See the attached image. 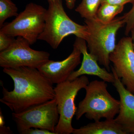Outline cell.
Wrapping results in <instances>:
<instances>
[{
    "label": "cell",
    "instance_id": "1",
    "mask_svg": "<svg viewBox=\"0 0 134 134\" xmlns=\"http://www.w3.org/2000/svg\"><path fill=\"white\" fill-rule=\"evenodd\" d=\"M3 72L12 78L14 88L9 91L2 86L0 101L13 113L21 112L55 98L53 84L38 69L3 68Z\"/></svg>",
    "mask_w": 134,
    "mask_h": 134
},
{
    "label": "cell",
    "instance_id": "2",
    "mask_svg": "<svg viewBox=\"0 0 134 134\" xmlns=\"http://www.w3.org/2000/svg\"><path fill=\"white\" fill-rule=\"evenodd\" d=\"M89 35L86 41L89 52L99 64L110 72V56L116 47L117 32L125 25L123 16L115 18L111 21L104 23L96 18L85 19Z\"/></svg>",
    "mask_w": 134,
    "mask_h": 134
},
{
    "label": "cell",
    "instance_id": "3",
    "mask_svg": "<svg viewBox=\"0 0 134 134\" xmlns=\"http://www.w3.org/2000/svg\"><path fill=\"white\" fill-rule=\"evenodd\" d=\"M48 2L45 26L38 40L45 41L53 49H57L63 39L69 35L86 41L89 35L87 26L78 24L70 18L63 8L62 0Z\"/></svg>",
    "mask_w": 134,
    "mask_h": 134
},
{
    "label": "cell",
    "instance_id": "4",
    "mask_svg": "<svg viewBox=\"0 0 134 134\" xmlns=\"http://www.w3.org/2000/svg\"><path fill=\"white\" fill-rule=\"evenodd\" d=\"M106 82L95 80L90 82L85 88V97L78 104L75 114L78 120L82 116L94 121L101 119H114L119 112L120 100L111 96L107 90Z\"/></svg>",
    "mask_w": 134,
    "mask_h": 134
},
{
    "label": "cell",
    "instance_id": "5",
    "mask_svg": "<svg viewBox=\"0 0 134 134\" xmlns=\"http://www.w3.org/2000/svg\"><path fill=\"white\" fill-rule=\"evenodd\" d=\"M89 83L88 78L83 75L73 81L67 80L57 84L54 87L55 98L59 114L55 130L56 134L73 133L75 129L72 126V119L77 108L75 99L80 90L85 89Z\"/></svg>",
    "mask_w": 134,
    "mask_h": 134
},
{
    "label": "cell",
    "instance_id": "6",
    "mask_svg": "<svg viewBox=\"0 0 134 134\" xmlns=\"http://www.w3.org/2000/svg\"><path fill=\"white\" fill-rule=\"evenodd\" d=\"M47 12L43 6L30 3L12 22L4 24L0 31L14 37H21L33 44L44 29Z\"/></svg>",
    "mask_w": 134,
    "mask_h": 134
},
{
    "label": "cell",
    "instance_id": "7",
    "mask_svg": "<svg viewBox=\"0 0 134 134\" xmlns=\"http://www.w3.org/2000/svg\"><path fill=\"white\" fill-rule=\"evenodd\" d=\"M12 116L19 133L31 128L46 130L55 133L59 119L55 98L21 112L13 113Z\"/></svg>",
    "mask_w": 134,
    "mask_h": 134
},
{
    "label": "cell",
    "instance_id": "8",
    "mask_svg": "<svg viewBox=\"0 0 134 134\" xmlns=\"http://www.w3.org/2000/svg\"><path fill=\"white\" fill-rule=\"evenodd\" d=\"M30 45L24 38L17 37L8 48L0 52L1 67L3 69L21 67L38 69L49 60V53L34 50Z\"/></svg>",
    "mask_w": 134,
    "mask_h": 134
},
{
    "label": "cell",
    "instance_id": "9",
    "mask_svg": "<svg viewBox=\"0 0 134 134\" xmlns=\"http://www.w3.org/2000/svg\"><path fill=\"white\" fill-rule=\"evenodd\" d=\"M111 66L126 88L134 94V49L131 37H123L110 56Z\"/></svg>",
    "mask_w": 134,
    "mask_h": 134
},
{
    "label": "cell",
    "instance_id": "10",
    "mask_svg": "<svg viewBox=\"0 0 134 134\" xmlns=\"http://www.w3.org/2000/svg\"><path fill=\"white\" fill-rule=\"evenodd\" d=\"M81 54L74 44L72 52L65 59L58 61L49 60L38 69L53 84L60 83L67 81L81 63Z\"/></svg>",
    "mask_w": 134,
    "mask_h": 134
},
{
    "label": "cell",
    "instance_id": "11",
    "mask_svg": "<svg viewBox=\"0 0 134 134\" xmlns=\"http://www.w3.org/2000/svg\"><path fill=\"white\" fill-rule=\"evenodd\" d=\"M74 44L79 48L82 54V61L80 68L72 72L67 80L73 81L82 75H87L98 77L106 82L113 83L115 80L114 74L99 65L97 60L88 52L86 41L76 37Z\"/></svg>",
    "mask_w": 134,
    "mask_h": 134
},
{
    "label": "cell",
    "instance_id": "12",
    "mask_svg": "<svg viewBox=\"0 0 134 134\" xmlns=\"http://www.w3.org/2000/svg\"><path fill=\"white\" fill-rule=\"evenodd\" d=\"M115 80L113 83L120 96L119 112L114 119L127 134L134 133V94L126 88L115 72L111 69Z\"/></svg>",
    "mask_w": 134,
    "mask_h": 134
},
{
    "label": "cell",
    "instance_id": "13",
    "mask_svg": "<svg viewBox=\"0 0 134 134\" xmlns=\"http://www.w3.org/2000/svg\"><path fill=\"white\" fill-rule=\"evenodd\" d=\"M74 134H127L114 119L97 121L80 128L74 129Z\"/></svg>",
    "mask_w": 134,
    "mask_h": 134
},
{
    "label": "cell",
    "instance_id": "14",
    "mask_svg": "<svg viewBox=\"0 0 134 134\" xmlns=\"http://www.w3.org/2000/svg\"><path fill=\"white\" fill-rule=\"evenodd\" d=\"M124 6L102 3L97 12L96 18L104 23L112 21L117 15L123 11Z\"/></svg>",
    "mask_w": 134,
    "mask_h": 134
},
{
    "label": "cell",
    "instance_id": "15",
    "mask_svg": "<svg viewBox=\"0 0 134 134\" xmlns=\"http://www.w3.org/2000/svg\"><path fill=\"white\" fill-rule=\"evenodd\" d=\"M101 3L102 0H82L75 11L85 19L95 18Z\"/></svg>",
    "mask_w": 134,
    "mask_h": 134
},
{
    "label": "cell",
    "instance_id": "16",
    "mask_svg": "<svg viewBox=\"0 0 134 134\" xmlns=\"http://www.w3.org/2000/svg\"><path fill=\"white\" fill-rule=\"evenodd\" d=\"M16 5L11 0H0V28L5 21L12 17H16L19 14Z\"/></svg>",
    "mask_w": 134,
    "mask_h": 134
},
{
    "label": "cell",
    "instance_id": "17",
    "mask_svg": "<svg viewBox=\"0 0 134 134\" xmlns=\"http://www.w3.org/2000/svg\"><path fill=\"white\" fill-rule=\"evenodd\" d=\"M122 16L126 25L125 34L128 36L134 27V3L131 9Z\"/></svg>",
    "mask_w": 134,
    "mask_h": 134
},
{
    "label": "cell",
    "instance_id": "18",
    "mask_svg": "<svg viewBox=\"0 0 134 134\" xmlns=\"http://www.w3.org/2000/svg\"><path fill=\"white\" fill-rule=\"evenodd\" d=\"M15 39L14 37L0 31V52L8 48Z\"/></svg>",
    "mask_w": 134,
    "mask_h": 134
},
{
    "label": "cell",
    "instance_id": "19",
    "mask_svg": "<svg viewBox=\"0 0 134 134\" xmlns=\"http://www.w3.org/2000/svg\"><path fill=\"white\" fill-rule=\"evenodd\" d=\"M21 134H56L54 132L46 130L31 128L22 131L20 133Z\"/></svg>",
    "mask_w": 134,
    "mask_h": 134
},
{
    "label": "cell",
    "instance_id": "20",
    "mask_svg": "<svg viewBox=\"0 0 134 134\" xmlns=\"http://www.w3.org/2000/svg\"><path fill=\"white\" fill-rule=\"evenodd\" d=\"M134 3V0H102V3H108L113 5H122L128 3L133 4Z\"/></svg>",
    "mask_w": 134,
    "mask_h": 134
},
{
    "label": "cell",
    "instance_id": "21",
    "mask_svg": "<svg viewBox=\"0 0 134 134\" xmlns=\"http://www.w3.org/2000/svg\"><path fill=\"white\" fill-rule=\"evenodd\" d=\"M49 1H54V0H47ZM66 2V4L67 7L69 9H72L74 8L76 0H65Z\"/></svg>",
    "mask_w": 134,
    "mask_h": 134
},
{
    "label": "cell",
    "instance_id": "22",
    "mask_svg": "<svg viewBox=\"0 0 134 134\" xmlns=\"http://www.w3.org/2000/svg\"><path fill=\"white\" fill-rule=\"evenodd\" d=\"M0 129L1 134H11L12 132L9 127H6L5 125L3 126L0 127Z\"/></svg>",
    "mask_w": 134,
    "mask_h": 134
},
{
    "label": "cell",
    "instance_id": "23",
    "mask_svg": "<svg viewBox=\"0 0 134 134\" xmlns=\"http://www.w3.org/2000/svg\"><path fill=\"white\" fill-rule=\"evenodd\" d=\"M5 119L1 111V112H0V127L5 126Z\"/></svg>",
    "mask_w": 134,
    "mask_h": 134
},
{
    "label": "cell",
    "instance_id": "24",
    "mask_svg": "<svg viewBox=\"0 0 134 134\" xmlns=\"http://www.w3.org/2000/svg\"><path fill=\"white\" fill-rule=\"evenodd\" d=\"M130 32L131 33V38L132 40V43H133V47L134 49V27L132 29Z\"/></svg>",
    "mask_w": 134,
    "mask_h": 134
},
{
    "label": "cell",
    "instance_id": "25",
    "mask_svg": "<svg viewBox=\"0 0 134 134\" xmlns=\"http://www.w3.org/2000/svg\"><path fill=\"white\" fill-rule=\"evenodd\" d=\"M133 134H134V133Z\"/></svg>",
    "mask_w": 134,
    "mask_h": 134
}]
</instances>
